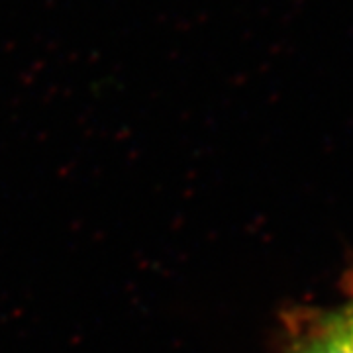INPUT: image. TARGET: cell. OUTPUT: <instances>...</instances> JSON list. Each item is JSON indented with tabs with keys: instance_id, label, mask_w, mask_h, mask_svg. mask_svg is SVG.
Segmentation results:
<instances>
[{
	"instance_id": "obj_1",
	"label": "cell",
	"mask_w": 353,
	"mask_h": 353,
	"mask_svg": "<svg viewBox=\"0 0 353 353\" xmlns=\"http://www.w3.org/2000/svg\"><path fill=\"white\" fill-rule=\"evenodd\" d=\"M289 353H353V303L316 318Z\"/></svg>"
}]
</instances>
